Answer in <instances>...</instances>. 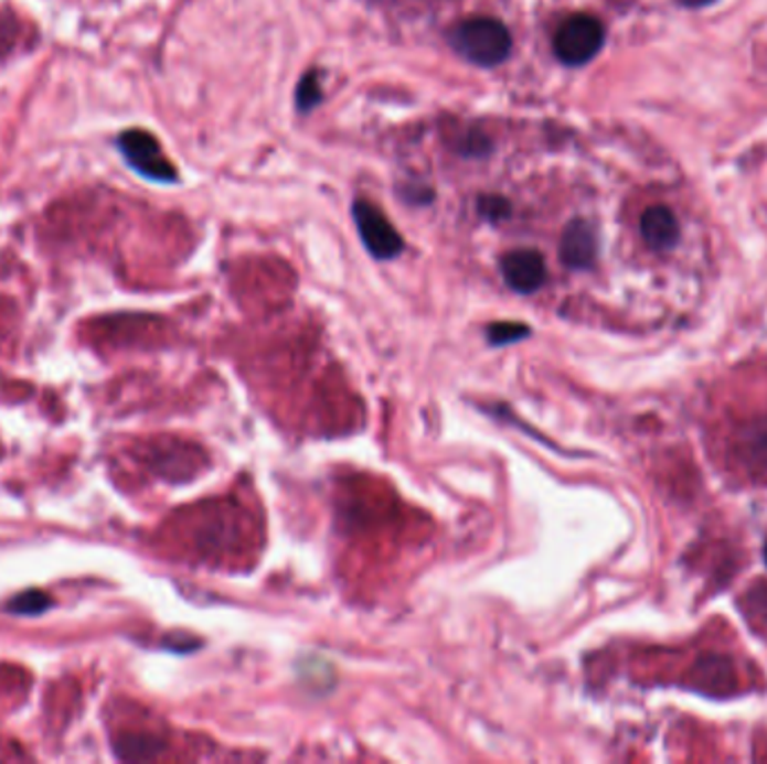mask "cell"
Instances as JSON below:
<instances>
[{"instance_id": "6da1fadb", "label": "cell", "mask_w": 767, "mask_h": 764, "mask_svg": "<svg viewBox=\"0 0 767 764\" xmlns=\"http://www.w3.org/2000/svg\"><path fill=\"white\" fill-rule=\"evenodd\" d=\"M451 47L480 67H494L508 61L512 52L510 30L490 17L465 19L449 32Z\"/></svg>"}, {"instance_id": "7a4b0ae2", "label": "cell", "mask_w": 767, "mask_h": 764, "mask_svg": "<svg viewBox=\"0 0 767 764\" xmlns=\"http://www.w3.org/2000/svg\"><path fill=\"white\" fill-rule=\"evenodd\" d=\"M604 45V28L595 17L575 14L562 23L554 36V54L566 65H584Z\"/></svg>"}, {"instance_id": "3957f363", "label": "cell", "mask_w": 767, "mask_h": 764, "mask_svg": "<svg viewBox=\"0 0 767 764\" xmlns=\"http://www.w3.org/2000/svg\"><path fill=\"white\" fill-rule=\"evenodd\" d=\"M119 149L124 153V158L128 160V164L149 180L156 182H173L175 169L171 166V162L164 158L158 139L153 134H149L147 130H128L119 137Z\"/></svg>"}, {"instance_id": "277c9868", "label": "cell", "mask_w": 767, "mask_h": 764, "mask_svg": "<svg viewBox=\"0 0 767 764\" xmlns=\"http://www.w3.org/2000/svg\"><path fill=\"white\" fill-rule=\"evenodd\" d=\"M353 218L362 236V243L366 245L371 256H375L377 260H391L402 254L404 249L402 236L377 206H373L366 200H360L353 206Z\"/></svg>"}, {"instance_id": "5b68a950", "label": "cell", "mask_w": 767, "mask_h": 764, "mask_svg": "<svg viewBox=\"0 0 767 764\" xmlns=\"http://www.w3.org/2000/svg\"><path fill=\"white\" fill-rule=\"evenodd\" d=\"M503 281L516 294H534L545 283V260L534 249H514L501 260Z\"/></svg>"}, {"instance_id": "8992f818", "label": "cell", "mask_w": 767, "mask_h": 764, "mask_svg": "<svg viewBox=\"0 0 767 764\" xmlns=\"http://www.w3.org/2000/svg\"><path fill=\"white\" fill-rule=\"evenodd\" d=\"M597 258V236L586 220H573L562 238V260L571 269H588Z\"/></svg>"}, {"instance_id": "52a82bcc", "label": "cell", "mask_w": 767, "mask_h": 764, "mask_svg": "<svg viewBox=\"0 0 767 764\" xmlns=\"http://www.w3.org/2000/svg\"><path fill=\"white\" fill-rule=\"evenodd\" d=\"M640 229H642V238L647 240V245L656 251H669L671 247H675V243L680 238L678 220H675L671 208H667V206L647 208L642 220H640Z\"/></svg>"}, {"instance_id": "ba28073f", "label": "cell", "mask_w": 767, "mask_h": 764, "mask_svg": "<svg viewBox=\"0 0 767 764\" xmlns=\"http://www.w3.org/2000/svg\"><path fill=\"white\" fill-rule=\"evenodd\" d=\"M50 599L39 592V590H30V592H23L19 596H14L10 603H8V610L14 612V614H25V616H32V614H41L50 607Z\"/></svg>"}, {"instance_id": "9c48e42d", "label": "cell", "mask_w": 767, "mask_h": 764, "mask_svg": "<svg viewBox=\"0 0 767 764\" xmlns=\"http://www.w3.org/2000/svg\"><path fill=\"white\" fill-rule=\"evenodd\" d=\"M530 334V327L523 325V323H510V321H503V323H494L487 327V341H490L492 345H508V343H514V341H521Z\"/></svg>"}, {"instance_id": "30bf717a", "label": "cell", "mask_w": 767, "mask_h": 764, "mask_svg": "<svg viewBox=\"0 0 767 764\" xmlns=\"http://www.w3.org/2000/svg\"><path fill=\"white\" fill-rule=\"evenodd\" d=\"M321 101V86H319V75L317 73H308L297 90V106L308 112L310 108H315Z\"/></svg>"}, {"instance_id": "8fae6325", "label": "cell", "mask_w": 767, "mask_h": 764, "mask_svg": "<svg viewBox=\"0 0 767 764\" xmlns=\"http://www.w3.org/2000/svg\"><path fill=\"white\" fill-rule=\"evenodd\" d=\"M480 212L490 220H501L503 216L510 214V206L503 197H484L480 204Z\"/></svg>"}, {"instance_id": "7c38bea8", "label": "cell", "mask_w": 767, "mask_h": 764, "mask_svg": "<svg viewBox=\"0 0 767 764\" xmlns=\"http://www.w3.org/2000/svg\"><path fill=\"white\" fill-rule=\"evenodd\" d=\"M680 3L684 8H705V6H712L714 0H680Z\"/></svg>"}, {"instance_id": "4fadbf2b", "label": "cell", "mask_w": 767, "mask_h": 764, "mask_svg": "<svg viewBox=\"0 0 767 764\" xmlns=\"http://www.w3.org/2000/svg\"><path fill=\"white\" fill-rule=\"evenodd\" d=\"M765 563H767V547H765Z\"/></svg>"}]
</instances>
